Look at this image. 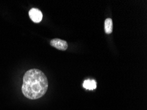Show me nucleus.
<instances>
[{"label": "nucleus", "instance_id": "f257e3e1", "mask_svg": "<svg viewBox=\"0 0 147 110\" xmlns=\"http://www.w3.org/2000/svg\"><path fill=\"white\" fill-rule=\"evenodd\" d=\"M48 80L43 72L37 69L27 71L23 77L22 92L28 99L36 100L46 93Z\"/></svg>", "mask_w": 147, "mask_h": 110}, {"label": "nucleus", "instance_id": "f03ea898", "mask_svg": "<svg viewBox=\"0 0 147 110\" xmlns=\"http://www.w3.org/2000/svg\"><path fill=\"white\" fill-rule=\"evenodd\" d=\"M50 45L57 50L62 51H65L68 48V44L67 42L59 38H54L51 40Z\"/></svg>", "mask_w": 147, "mask_h": 110}, {"label": "nucleus", "instance_id": "7ed1b4c3", "mask_svg": "<svg viewBox=\"0 0 147 110\" xmlns=\"http://www.w3.org/2000/svg\"><path fill=\"white\" fill-rule=\"evenodd\" d=\"M29 17L32 21L35 23H38L42 19V13L40 10L36 8H32L29 11Z\"/></svg>", "mask_w": 147, "mask_h": 110}, {"label": "nucleus", "instance_id": "20e7f679", "mask_svg": "<svg viewBox=\"0 0 147 110\" xmlns=\"http://www.w3.org/2000/svg\"><path fill=\"white\" fill-rule=\"evenodd\" d=\"M83 87L86 90H92L96 88V82L94 80H86L83 82Z\"/></svg>", "mask_w": 147, "mask_h": 110}, {"label": "nucleus", "instance_id": "39448f33", "mask_svg": "<svg viewBox=\"0 0 147 110\" xmlns=\"http://www.w3.org/2000/svg\"><path fill=\"white\" fill-rule=\"evenodd\" d=\"M104 30H105V32L108 34L113 32V21L112 19H106L105 20V22H104Z\"/></svg>", "mask_w": 147, "mask_h": 110}]
</instances>
